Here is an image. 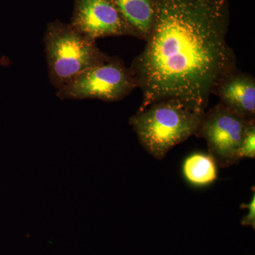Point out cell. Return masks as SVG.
I'll list each match as a JSON object with an SVG mask.
<instances>
[{
  "label": "cell",
  "mask_w": 255,
  "mask_h": 255,
  "mask_svg": "<svg viewBox=\"0 0 255 255\" xmlns=\"http://www.w3.org/2000/svg\"><path fill=\"white\" fill-rule=\"evenodd\" d=\"M155 20L130 68L141 90L137 112L173 99L205 113L223 75L236 68L228 44V0H154Z\"/></svg>",
  "instance_id": "6da1fadb"
},
{
  "label": "cell",
  "mask_w": 255,
  "mask_h": 255,
  "mask_svg": "<svg viewBox=\"0 0 255 255\" xmlns=\"http://www.w3.org/2000/svg\"><path fill=\"white\" fill-rule=\"evenodd\" d=\"M204 114L180 101L169 99L137 112L129 124L142 147L161 160L174 146L195 135Z\"/></svg>",
  "instance_id": "7a4b0ae2"
},
{
  "label": "cell",
  "mask_w": 255,
  "mask_h": 255,
  "mask_svg": "<svg viewBox=\"0 0 255 255\" xmlns=\"http://www.w3.org/2000/svg\"><path fill=\"white\" fill-rule=\"evenodd\" d=\"M43 42L50 82L57 90L111 58L97 46L96 41L60 20L48 23Z\"/></svg>",
  "instance_id": "3957f363"
},
{
  "label": "cell",
  "mask_w": 255,
  "mask_h": 255,
  "mask_svg": "<svg viewBox=\"0 0 255 255\" xmlns=\"http://www.w3.org/2000/svg\"><path fill=\"white\" fill-rule=\"evenodd\" d=\"M137 88L130 68L117 57L88 69L70 83L57 90L61 100L97 99L107 102H118Z\"/></svg>",
  "instance_id": "277c9868"
},
{
  "label": "cell",
  "mask_w": 255,
  "mask_h": 255,
  "mask_svg": "<svg viewBox=\"0 0 255 255\" xmlns=\"http://www.w3.org/2000/svg\"><path fill=\"white\" fill-rule=\"evenodd\" d=\"M250 123L219 102L204 113L194 135L205 139L209 155L226 168L239 162L238 149Z\"/></svg>",
  "instance_id": "5b68a950"
},
{
  "label": "cell",
  "mask_w": 255,
  "mask_h": 255,
  "mask_svg": "<svg viewBox=\"0 0 255 255\" xmlns=\"http://www.w3.org/2000/svg\"><path fill=\"white\" fill-rule=\"evenodd\" d=\"M70 24L90 39L112 36H132L135 32L128 26L113 0H74Z\"/></svg>",
  "instance_id": "8992f818"
},
{
  "label": "cell",
  "mask_w": 255,
  "mask_h": 255,
  "mask_svg": "<svg viewBox=\"0 0 255 255\" xmlns=\"http://www.w3.org/2000/svg\"><path fill=\"white\" fill-rule=\"evenodd\" d=\"M212 95L247 122H255V79L251 74L233 69L217 82Z\"/></svg>",
  "instance_id": "52a82bcc"
},
{
  "label": "cell",
  "mask_w": 255,
  "mask_h": 255,
  "mask_svg": "<svg viewBox=\"0 0 255 255\" xmlns=\"http://www.w3.org/2000/svg\"><path fill=\"white\" fill-rule=\"evenodd\" d=\"M122 18L138 39L147 41L155 20L154 0H113Z\"/></svg>",
  "instance_id": "ba28073f"
},
{
  "label": "cell",
  "mask_w": 255,
  "mask_h": 255,
  "mask_svg": "<svg viewBox=\"0 0 255 255\" xmlns=\"http://www.w3.org/2000/svg\"><path fill=\"white\" fill-rule=\"evenodd\" d=\"M217 165L209 154L194 153L184 160L183 174L188 182L194 185H209L217 179Z\"/></svg>",
  "instance_id": "9c48e42d"
},
{
  "label": "cell",
  "mask_w": 255,
  "mask_h": 255,
  "mask_svg": "<svg viewBox=\"0 0 255 255\" xmlns=\"http://www.w3.org/2000/svg\"><path fill=\"white\" fill-rule=\"evenodd\" d=\"M255 157V122L248 124L238 152V161Z\"/></svg>",
  "instance_id": "30bf717a"
},
{
  "label": "cell",
  "mask_w": 255,
  "mask_h": 255,
  "mask_svg": "<svg viewBox=\"0 0 255 255\" xmlns=\"http://www.w3.org/2000/svg\"><path fill=\"white\" fill-rule=\"evenodd\" d=\"M242 208L248 209V214L241 220V225L243 226H251L255 228V194L253 192L251 200L248 204H243Z\"/></svg>",
  "instance_id": "8fae6325"
}]
</instances>
